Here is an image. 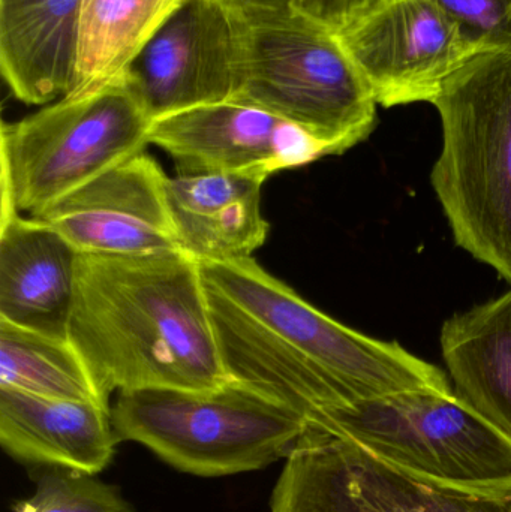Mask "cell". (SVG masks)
Returning <instances> with one entry per match:
<instances>
[{
	"instance_id": "cell-1",
	"label": "cell",
	"mask_w": 511,
	"mask_h": 512,
	"mask_svg": "<svg viewBox=\"0 0 511 512\" xmlns=\"http://www.w3.org/2000/svg\"><path fill=\"white\" fill-rule=\"evenodd\" d=\"M68 339L99 393L212 390L231 381L200 262L183 251L80 254Z\"/></svg>"
},
{
	"instance_id": "cell-2",
	"label": "cell",
	"mask_w": 511,
	"mask_h": 512,
	"mask_svg": "<svg viewBox=\"0 0 511 512\" xmlns=\"http://www.w3.org/2000/svg\"><path fill=\"white\" fill-rule=\"evenodd\" d=\"M432 105L443 147L431 183L453 239L511 282V53L471 57Z\"/></svg>"
},
{
	"instance_id": "cell-3",
	"label": "cell",
	"mask_w": 511,
	"mask_h": 512,
	"mask_svg": "<svg viewBox=\"0 0 511 512\" xmlns=\"http://www.w3.org/2000/svg\"><path fill=\"white\" fill-rule=\"evenodd\" d=\"M240 14L245 51L231 101L306 129L338 155L374 132L377 101L338 30L297 8Z\"/></svg>"
},
{
	"instance_id": "cell-4",
	"label": "cell",
	"mask_w": 511,
	"mask_h": 512,
	"mask_svg": "<svg viewBox=\"0 0 511 512\" xmlns=\"http://www.w3.org/2000/svg\"><path fill=\"white\" fill-rule=\"evenodd\" d=\"M120 442L144 445L174 469L216 478L287 459L305 418L245 382L212 390L120 391L111 405Z\"/></svg>"
},
{
	"instance_id": "cell-5",
	"label": "cell",
	"mask_w": 511,
	"mask_h": 512,
	"mask_svg": "<svg viewBox=\"0 0 511 512\" xmlns=\"http://www.w3.org/2000/svg\"><path fill=\"white\" fill-rule=\"evenodd\" d=\"M152 117L123 75L2 126V216H39L146 152Z\"/></svg>"
},
{
	"instance_id": "cell-6",
	"label": "cell",
	"mask_w": 511,
	"mask_h": 512,
	"mask_svg": "<svg viewBox=\"0 0 511 512\" xmlns=\"http://www.w3.org/2000/svg\"><path fill=\"white\" fill-rule=\"evenodd\" d=\"M204 283L329 376L348 402L402 391L453 393L446 372L398 342L375 339L312 306L254 258L200 262Z\"/></svg>"
},
{
	"instance_id": "cell-7",
	"label": "cell",
	"mask_w": 511,
	"mask_h": 512,
	"mask_svg": "<svg viewBox=\"0 0 511 512\" xmlns=\"http://www.w3.org/2000/svg\"><path fill=\"white\" fill-rule=\"evenodd\" d=\"M309 426L407 474L467 489H511V441L453 393L414 390L326 409Z\"/></svg>"
},
{
	"instance_id": "cell-8",
	"label": "cell",
	"mask_w": 511,
	"mask_h": 512,
	"mask_svg": "<svg viewBox=\"0 0 511 512\" xmlns=\"http://www.w3.org/2000/svg\"><path fill=\"white\" fill-rule=\"evenodd\" d=\"M270 512H511V489L425 480L308 424L285 459Z\"/></svg>"
},
{
	"instance_id": "cell-9",
	"label": "cell",
	"mask_w": 511,
	"mask_h": 512,
	"mask_svg": "<svg viewBox=\"0 0 511 512\" xmlns=\"http://www.w3.org/2000/svg\"><path fill=\"white\" fill-rule=\"evenodd\" d=\"M245 21L224 0H183L125 71L152 120L227 102L240 84Z\"/></svg>"
},
{
	"instance_id": "cell-10",
	"label": "cell",
	"mask_w": 511,
	"mask_h": 512,
	"mask_svg": "<svg viewBox=\"0 0 511 512\" xmlns=\"http://www.w3.org/2000/svg\"><path fill=\"white\" fill-rule=\"evenodd\" d=\"M384 108L434 102L476 48L435 0H386L338 30Z\"/></svg>"
},
{
	"instance_id": "cell-11",
	"label": "cell",
	"mask_w": 511,
	"mask_h": 512,
	"mask_svg": "<svg viewBox=\"0 0 511 512\" xmlns=\"http://www.w3.org/2000/svg\"><path fill=\"white\" fill-rule=\"evenodd\" d=\"M149 143L164 150L177 176L273 174L338 155L306 129L252 105H200L153 120Z\"/></svg>"
},
{
	"instance_id": "cell-12",
	"label": "cell",
	"mask_w": 511,
	"mask_h": 512,
	"mask_svg": "<svg viewBox=\"0 0 511 512\" xmlns=\"http://www.w3.org/2000/svg\"><path fill=\"white\" fill-rule=\"evenodd\" d=\"M161 165L143 152L45 210L41 219L80 254L182 251Z\"/></svg>"
},
{
	"instance_id": "cell-13",
	"label": "cell",
	"mask_w": 511,
	"mask_h": 512,
	"mask_svg": "<svg viewBox=\"0 0 511 512\" xmlns=\"http://www.w3.org/2000/svg\"><path fill=\"white\" fill-rule=\"evenodd\" d=\"M80 252L47 222L0 221V319L68 339Z\"/></svg>"
},
{
	"instance_id": "cell-14",
	"label": "cell",
	"mask_w": 511,
	"mask_h": 512,
	"mask_svg": "<svg viewBox=\"0 0 511 512\" xmlns=\"http://www.w3.org/2000/svg\"><path fill=\"white\" fill-rule=\"evenodd\" d=\"M119 442L111 406L0 387V444L17 462L98 475Z\"/></svg>"
},
{
	"instance_id": "cell-15",
	"label": "cell",
	"mask_w": 511,
	"mask_h": 512,
	"mask_svg": "<svg viewBox=\"0 0 511 512\" xmlns=\"http://www.w3.org/2000/svg\"><path fill=\"white\" fill-rule=\"evenodd\" d=\"M84 0H0V69L18 101L44 105L77 81Z\"/></svg>"
},
{
	"instance_id": "cell-16",
	"label": "cell",
	"mask_w": 511,
	"mask_h": 512,
	"mask_svg": "<svg viewBox=\"0 0 511 512\" xmlns=\"http://www.w3.org/2000/svg\"><path fill=\"white\" fill-rule=\"evenodd\" d=\"M266 180L237 173L168 177V204L182 251L198 262L252 258L269 237L261 213Z\"/></svg>"
},
{
	"instance_id": "cell-17",
	"label": "cell",
	"mask_w": 511,
	"mask_h": 512,
	"mask_svg": "<svg viewBox=\"0 0 511 512\" xmlns=\"http://www.w3.org/2000/svg\"><path fill=\"white\" fill-rule=\"evenodd\" d=\"M440 345L456 396L511 441V289L447 319Z\"/></svg>"
},
{
	"instance_id": "cell-18",
	"label": "cell",
	"mask_w": 511,
	"mask_h": 512,
	"mask_svg": "<svg viewBox=\"0 0 511 512\" xmlns=\"http://www.w3.org/2000/svg\"><path fill=\"white\" fill-rule=\"evenodd\" d=\"M182 2L84 0L77 81L69 95H83L122 75L138 51Z\"/></svg>"
},
{
	"instance_id": "cell-19",
	"label": "cell",
	"mask_w": 511,
	"mask_h": 512,
	"mask_svg": "<svg viewBox=\"0 0 511 512\" xmlns=\"http://www.w3.org/2000/svg\"><path fill=\"white\" fill-rule=\"evenodd\" d=\"M0 387L48 399L111 406L99 393L86 361L71 340L27 330L3 319Z\"/></svg>"
},
{
	"instance_id": "cell-20",
	"label": "cell",
	"mask_w": 511,
	"mask_h": 512,
	"mask_svg": "<svg viewBox=\"0 0 511 512\" xmlns=\"http://www.w3.org/2000/svg\"><path fill=\"white\" fill-rule=\"evenodd\" d=\"M14 512H137L117 487L96 475L51 469L36 492L18 502Z\"/></svg>"
},
{
	"instance_id": "cell-21",
	"label": "cell",
	"mask_w": 511,
	"mask_h": 512,
	"mask_svg": "<svg viewBox=\"0 0 511 512\" xmlns=\"http://www.w3.org/2000/svg\"><path fill=\"white\" fill-rule=\"evenodd\" d=\"M477 53H511V0H435Z\"/></svg>"
},
{
	"instance_id": "cell-22",
	"label": "cell",
	"mask_w": 511,
	"mask_h": 512,
	"mask_svg": "<svg viewBox=\"0 0 511 512\" xmlns=\"http://www.w3.org/2000/svg\"><path fill=\"white\" fill-rule=\"evenodd\" d=\"M348 0H300V11L339 30L347 20Z\"/></svg>"
},
{
	"instance_id": "cell-23",
	"label": "cell",
	"mask_w": 511,
	"mask_h": 512,
	"mask_svg": "<svg viewBox=\"0 0 511 512\" xmlns=\"http://www.w3.org/2000/svg\"><path fill=\"white\" fill-rule=\"evenodd\" d=\"M224 2L237 11L251 12L299 8L300 0H224Z\"/></svg>"
},
{
	"instance_id": "cell-24",
	"label": "cell",
	"mask_w": 511,
	"mask_h": 512,
	"mask_svg": "<svg viewBox=\"0 0 511 512\" xmlns=\"http://www.w3.org/2000/svg\"><path fill=\"white\" fill-rule=\"evenodd\" d=\"M384 2L386 0H348L347 20H345V23L351 20V18L360 17V15L372 11V9L377 8V6Z\"/></svg>"
}]
</instances>
